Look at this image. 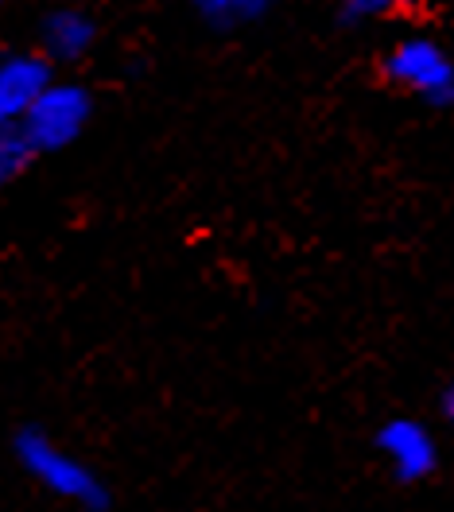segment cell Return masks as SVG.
<instances>
[{
	"label": "cell",
	"mask_w": 454,
	"mask_h": 512,
	"mask_svg": "<svg viewBox=\"0 0 454 512\" xmlns=\"http://www.w3.org/2000/svg\"><path fill=\"white\" fill-rule=\"evenodd\" d=\"M16 454H20V466L43 489H51L55 497H66V501L86 505V509H101L105 505V485L98 481V474L90 466H82L74 454H66L63 447H55L47 435L24 431L16 439Z\"/></svg>",
	"instance_id": "1"
},
{
	"label": "cell",
	"mask_w": 454,
	"mask_h": 512,
	"mask_svg": "<svg viewBox=\"0 0 454 512\" xmlns=\"http://www.w3.org/2000/svg\"><path fill=\"white\" fill-rule=\"evenodd\" d=\"M94 113V101L74 82H51L43 97L24 113V136L32 140L35 152H59L70 140L82 136V128Z\"/></svg>",
	"instance_id": "2"
},
{
	"label": "cell",
	"mask_w": 454,
	"mask_h": 512,
	"mask_svg": "<svg viewBox=\"0 0 454 512\" xmlns=\"http://www.w3.org/2000/svg\"><path fill=\"white\" fill-rule=\"evenodd\" d=\"M392 82H400L404 90L420 94L431 105H451L454 101V63L451 55L435 43V39H404L392 47L385 59Z\"/></svg>",
	"instance_id": "3"
},
{
	"label": "cell",
	"mask_w": 454,
	"mask_h": 512,
	"mask_svg": "<svg viewBox=\"0 0 454 512\" xmlns=\"http://www.w3.org/2000/svg\"><path fill=\"white\" fill-rule=\"evenodd\" d=\"M51 63L43 55H8L0 59V121L20 125L24 113L43 97L51 86Z\"/></svg>",
	"instance_id": "4"
},
{
	"label": "cell",
	"mask_w": 454,
	"mask_h": 512,
	"mask_svg": "<svg viewBox=\"0 0 454 512\" xmlns=\"http://www.w3.org/2000/svg\"><path fill=\"white\" fill-rule=\"evenodd\" d=\"M377 447L389 458L392 474L404 481L427 478L435 470V439L427 435V427H420L416 419H392L381 427Z\"/></svg>",
	"instance_id": "5"
},
{
	"label": "cell",
	"mask_w": 454,
	"mask_h": 512,
	"mask_svg": "<svg viewBox=\"0 0 454 512\" xmlns=\"http://www.w3.org/2000/svg\"><path fill=\"white\" fill-rule=\"evenodd\" d=\"M94 47V20L86 12H51L43 20V55L59 59V63H74Z\"/></svg>",
	"instance_id": "6"
},
{
	"label": "cell",
	"mask_w": 454,
	"mask_h": 512,
	"mask_svg": "<svg viewBox=\"0 0 454 512\" xmlns=\"http://www.w3.org/2000/svg\"><path fill=\"white\" fill-rule=\"evenodd\" d=\"M191 4L210 28H222V32L253 24L268 12V0H191Z\"/></svg>",
	"instance_id": "7"
},
{
	"label": "cell",
	"mask_w": 454,
	"mask_h": 512,
	"mask_svg": "<svg viewBox=\"0 0 454 512\" xmlns=\"http://www.w3.org/2000/svg\"><path fill=\"white\" fill-rule=\"evenodd\" d=\"M35 160L32 140L24 136L20 125H0V191L12 187Z\"/></svg>",
	"instance_id": "8"
},
{
	"label": "cell",
	"mask_w": 454,
	"mask_h": 512,
	"mask_svg": "<svg viewBox=\"0 0 454 512\" xmlns=\"http://www.w3.org/2000/svg\"><path fill=\"white\" fill-rule=\"evenodd\" d=\"M346 20H373V16H385L392 8V0H338Z\"/></svg>",
	"instance_id": "9"
},
{
	"label": "cell",
	"mask_w": 454,
	"mask_h": 512,
	"mask_svg": "<svg viewBox=\"0 0 454 512\" xmlns=\"http://www.w3.org/2000/svg\"><path fill=\"white\" fill-rule=\"evenodd\" d=\"M435 0H392V8H404V12H423V8H431Z\"/></svg>",
	"instance_id": "10"
},
{
	"label": "cell",
	"mask_w": 454,
	"mask_h": 512,
	"mask_svg": "<svg viewBox=\"0 0 454 512\" xmlns=\"http://www.w3.org/2000/svg\"><path fill=\"white\" fill-rule=\"evenodd\" d=\"M443 416H447L454 423V388L447 392V396H443Z\"/></svg>",
	"instance_id": "11"
},
{
	"label": "cell",
	"mask_w": 454,
	"mask_h": 512,
	"mask_svg": "<svg viewBox=\"0 0 454 512\" xmlns=\"http://www.w3.org/2000/svg\"><path fill=\"white\" fill-rule=\"evenodd\" d=\"M0 125H4V121H0Z\"/></svg>",
	"instance_id": "12"
},
{
	"label": "cell",
	"mask_w": 454,
	"mask_h": 512,
	"mask_svg": "<svg viewBox=\"0 0 454 512\" xmlns=\"http://www.w3.org/2000/svg\"><path fill=\"white\" fill-rule=\"evenodd\" d=\"M0 4H4V0H0Z\"/></svg>",
	"instance_id": "13"
}]
</instances>
